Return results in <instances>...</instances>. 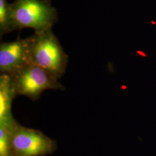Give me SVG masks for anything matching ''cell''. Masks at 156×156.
Listing matches in <instances>:
<instances>
[{"label": "cell", "instance_id": "cell-9", "mask_svg": "<svg viewBox=\"0 0 156 156\" xmlns=\"http://www.w3.org/2000/svg\"><path fill=\"white\" fill-rule=\"evenodd\" d=\"M138 53L139 54H140V55H142V56H146V55H145V54H144V53H142V51H138Z\"/></svg>", "mask_w": 156, "mask_h": 156}, {"label": "cell", "instance_id": "cell-5", "mask_svg": "<svg viewBox=\"0 0 156 156\" xmlns=\"http://www.w3.org/2000/svg\"><path fill=\"white\" fill-rule=\"evenodd\" d=\"M30 63L29 39L2 43L0 45V72L11 75Z\"/></svg>", "mask_w": 156, "mask_h": 156}, {"label": "cell", "instance_id": "cell-4", "mask_svg": "<svg viewBox=\"0 0 156 156\" xmlns=\"http://www.w3.org/2000/svg\"><path fill=\"white\" fill-rule=\"evenodd\" d=\"M57 149L56 141L40 131L17 123L10 135L11 156H46Z\"/></svg>", "mask_w": 156, "mask_h": 156}, {"label": "cell", "instance_id": "cell-6", "mask_svg": "<svg viewBox=\"0 0 156 156\" xmlns=\"http://www.w3.org/2000/svg\"><path fill=\"white\" fill-rule=\"evenodd\" d=\"M16 94L9 76L1 73L0 76V119L13 117L12 104Z\"/></svg>", "mask_w": 156, "mask_h": 156}, {"label": "cell", "instance_id": "cell-10", "mask_svg": "<svg viewBox=\"0 0 156 156\" xmlns=\"http://www.w3.org/2000/svg\"><path fill=\"white\" fill-rule=\"evenodd\" d=\"M46 1H49V0H46Z\"/></svg>", "mask_w": 156, "mask_h": 156}, {"label": "cell", "instance_id": "cell-3", "mask_svg": "<svg viewBox=\"0 0 156 156\" xmlns=\"http://www.w3.org/2000/svg\"><path fill=\"white\" fill-rule=\"evenodd\" d=\"M9 76L16 95H24L33 101L38 100L45 90L65 89L57 78L33 64Z\"/></svg>", "mask_w": 156, "mask_h": 156}, {"label": "cell", "instance_id": "cell-1", "mask_svg": "<svg viewBox=\"0 0 156 156\" xmlns=\"http://www.w3.org/2000/svg\"><path fill=\"white\" fill-rule=\"evenodd\" d=\"M28 39L30 63L59 79L66 72L68 56L51 28L35 32Z\"/></svg>", "mask_w": 156, "mask_h": 156}, {"label": "cell", "instance_id": "cell-8", "mask_svg": "<svg viewBox=\"0 0 156 156\" xmlns=\"http://www.w3.org/2000/svg\"><path fill=\"white\" fill-rule=\"evenodd\" d=\"M13 30L10 18V4L7 0H0V32L1 35Z\"/></svg>", "mask_w": 156, "mask_h": 156}, {"label": "cell", "instance_id": "cell-7", "mask_svg": "<svg viewBox=\"0 0 156 156\" xmlns=\"http://www.w3.org/2000/svg\"><path fill=\"white\" fill-rule=\"evenodd\" d=\"M17 123L14 118L0 120V156H11L10 135Z\"/></svg>", "mask_w": 156, "mask_h": 156}, {"label": "cell", "instance_id": "cell-2", "mask_svg": "<svg viewBox=\"0 0 156 156\" xmlns=\"http://www.w3.org/2000/svg\"><path fill=\"white\" fill-rule=\"evenodd\" d=\"M10 18L13 30L31 28L38 32L51 28L57 13L46 0H15L10 4Z\"/></svg>", "mask_w": 156, "mask_h": 156}]
</instances>
